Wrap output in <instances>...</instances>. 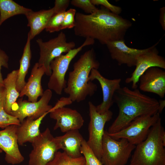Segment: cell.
I'll return each mask as SVG.
<instances>
[{"label":"cell","instance_id":"cell-3","mask_svg":"<svg viewBox=\"0 0 165 165\" xmlns=\"http://www.w3.org/2000/svg\"><path fill=\"white\" fill-rule=\"evenodd\" d=\"M100 65L93 48L81 55L74 63L73 70L69 73L66 86L64 90L72 102L83 101L96 91L97 86L90 81L89 77L91 70L98 69Z\"/></svg>","mask_w":165,"mask_h":165},{"label":"cell","instance_id":"cell-31","mask_svg":"<svg viewBox=\"0 0 165 165\" xmlns=\"http://www.w3.org/2000/svg\"><path fill=\"white\" fill-rule=\"evenodd\" d=\"M90 1L94 5H101L111 12L117 15H119L122 11L120 7L112 4L107 0H90Z\"/></svg>","mask_w":165,"mask_h":165},{"label":"cell","instance_id":"cell-29","mask_svg":"<svg viewBox=\"0 0 165 165\" xmlns=\"http://www.w3.org/2000/svg\"><path fill=\"white\" fill-rule=\"evenodd\" d=\"M70 3L73 6L82 9L87 14H92L98 9L91 3L90 0H72Z\"/></svg>","mask_w":165,"mask_h":165},{"label":"cell","instance_id":"cell-27","mask_svg":"<svg viewBox=\"0 0 165 165\" xmlns=\"http://www.w3.org/2000/svg\"><path fill=\"white\" fill-rule=\"evenodd\" d=\"M80 151L85 159V165H103L84 139L82 142Z\"/></svg>","mask_w":165,"mask_h":165},{"label":"cell","instance_id":"cell-2","mask_svg":"<svg viewBox=\"0 0 165 165\" xmlns=\"http://www.w3.org/2000/svg\"><path fill=\"white\" fill-rule=\"evenodd\" d=\"M113 101L118 107L119 114L109 127L108 134L123 129L139 117L158 112V101L141 93L138 88L132 90L127 86L120 87L115 92Z\"/></svg>","mask_w":165,"mask_h":165},{"label":"cell","instance_id":"cell-37","mask_svg":"<svg viewBox=\"0 0 165 165\" xmlns=\"http://www.w3.org/2000/svg\"><path fill=\"white\" fill-rule=\"evenodd\" d=\"M159 106L158 109V112L160 114L162 112L165 106V100L160 99L158 101Z\"/></svg>","mask_w":165,"mask_h":165},{"label":"cell","instance_id":"cell-13","mask_svg":"<svg viewBox=\"0 0 165 165\" xmlns=\"http://www.w3.org/2000/svg\"><path fill=\"white\" fill-rule=\"evenodd\" d=\"M17 126L10 125L0 130V149L6 153V162L13 165L20 164L24 160L18 146Z\"/></svg>","mask_w":165,"mask_h":165},{"label":"cell","instance_id":"cell-26","mask_svg":"<svg viewBox=\"0 0 165 165\" xmlns=\"http://www.w3.org/2000/svg\"><path fill=\"white\" fill-rule=\"evenodd\" d=\"M66 11L54 12L46 25L45 28L46 31L51 33L61 30V26Z\"/></svg>","mask_w":165,"mask_h":165},{"label":"cell","instance_id":"cell-14","mask_svg":"<svg viewBox=\"0 0 165 165\" xmlns=\"http://www.w3.org/2000/svg\"><path fill=\"white\" fill-rule=\"evenodd\" d=\"M90 81L96 80L101 86L103 94L102 102L96 106L97 112L100 114H103L109 110L114 103L113 96L115 92L120 87L121 79L117 78L110 79L104 77L95 69L91 70L89 77Z\"/></svg>","mask_w":165,"mask_h":165},{"label":"cell","instance_id":"cell-23","mask_svg":"<svg viewBox=\"0 0 165 165\" xmlns=\"http://www.w3.org/2000/svg\"><path fill=\"white\" fill-rule=\"evenodd\" d=\"M31 40L28 33L27 41L24 47L22 56L20 60V67L18 69L16 86L17 90L19 93L26 83L25 78L30 65L31 58Z\"/></svg>","mask_w":165,"mask_h":165},{"label":"cell","instance_id":"cell-39","mask_svg":"<svg viewBox=\"0 0 165 165\" xmlns=\"http://www.w3.org/2000/svg\"><path fill=\"white\" fill-rule=\"evenodd\" d=\"M2 151H3L1 149H0V153L2 152Z\"/></svg>","mask_w":165,"mask_h":165},{"label":"cell","instance_id":"cell-7","mask_svg":"<svg viewBox=\"0 0 165 165\" xmlns=\"http://www.w3.org/2000/svg\"><path fill=\"white\" fill-rule=\"evenodd\" d=\"M39 49V57L38 62L39 66H44L45 74L50 76L52 72L50 68L51 62L55 58L66 53L75 48V43L67 41L65 33L61 32L57 36L50 40L44 42L41 38L36 40Z\"/></svg>","mask_w":165,"mask_h":165},{"label":"cell","instance_id":"cell-19","mask_svg":"<svg viewBox=\"0 0 165 165\" xmlns=\"http://www.w3.org/2000/svg\"><path fill=\"white\" fill-rule=\"evenodd\" d=\"M84 140L78 130H71L63 135L55 137L58 150L62 149L68 155L74 158L82 156L80 149Z\"/></svg>","mask_w":165,"mask_h":165},{"label":"cell","instance_id":"cell-30","mask_svg":"<svg viewBox=\"0 0 165 165\" xmlns=\"http://www.w3.org/2000/svg\"><path fill=\"white\" fill-rule=\"evenodd\" d=\"M75 9L71 8L66 11L61 30L74 28L75 25Z\"/></svg>","mask_w":165,"mask_h":165},{"label":"cell","instance_id":"cell-1","mask_svg":"<svg viewBox=\"0 0 165 165\" xmlns=\"http://www.w3.org/2000/svg\"><path fill=\"white\" fill-rule=\"evenodd\" d=\"M132 23L102 7L90 14L76 12L74 32L76 36L97 40L101 44L124 39Z\"/></svg>","mask_w":165,"mask_h":165},{"label":"cell","instance_id":"cell-25","mask_svg":"<svg viewBox=\"0 0 165 165\" xmlns=\"http://www.w3.org/2000/svg\"><path fill=\"white\" fill-rule=\"evenodd\" d=\"M85 161L83 156L73 158L63 152H57L53 159L46 165H85Z\"/></svg>","mask_w":165,"mask_h":165},{"label":"cell","instance_id":"cell-35","mask_svg":"<svg viewBox=\"0 0 165 165\" xmlns=\"http://www.w3.org/2000/svg\"><path fill=\"white\" fill-rule=\"evenodd\" d=\"M159 22L163 29L165 30V7H163L160 9Z\"/></svg>","mask_w":165,"mask_h":165},{"label":"cell","instance_id":"cell-16","mask_svg":"<svg viewBox=\"0 0 165 165\" xmlns=\"http://www.w3.org/2000/svg\"><path fill=\"white\" fill-rule=\"evenodd\" d=\"M111 58L116 61L118 64H126L129 67L135 66L139 55L147 51L148 48L138 49L128 47L124 39L108 42L106 45Z\"/></svg>","mask_w":165,"mask_h":165},{"label":"cell","instance_id":"cell-17","mask_svg":"<svg viewBox=\"0 0 165 165\" xmlns=\"http://www.w3.org/2000/svg\"><path fill=\"white\" fill-rule=\"evenodd\" d=\"M139 89L144 92L157 95L161 98L165 94V71L157 67L148 69L140 77Z\"/></svg>","mask_w":165,"mask_h":165},{"label":"cell","instance_id":"cell-18","mask_svg":"<svg viewBox=\"0 0 165 165\" xmlns=\"http://www.w3.org/2000/svg\"><path fill=\"white\" fill-rule=\"evenodd\" d=\"M45 72L46 69L44 66H39L38 62L35 63L31 69L27 82L20 92L19 97L26 96L28 101H37L38 97H41L44 92L41 85V80Z\"/></svg>","mask_w":165,"mask_h":165},{"label":"cell","instance_id":"cell-4","mask_svg":"<svg viewBox=\"0 0 165 165\" xmlns=\"http://www.w3.org/2000/svg\"><path fill=\"white\" fill-rule=\"evenodd\" d=\"M160 117L145 140L136 145L130 165H165V150L160 136Z\"/></svg>","mask_w":165,"mask_h":165},{"label":"cell","instance_id":"cell-5","mask_svg":"<svg viewBox=\"0 0 165 165\" xmlns=\"http://www.w3.org/2000/svg\"><path fill=\"white\" fill-rule=\"evenodd\" d=\"M94 40L86 38L80 46L61 54L51 62L50 68L52 73L47 84L48 89L53 90L58 95L61 94L66 86L65 76L71 61L84 47L94 44Z\"/></svg>","mask_w":165,"mask_h":165},{"label":"cell","instance_id":"cell-38","mask_svg":"<svg viewBox=\"0 0 165 165\" xmlns=\"http://www.w3.org/2000/svg\"><path fill=\"white\" fill-rule=\"evenodd\" d=\"M160 136L163 145L165 146V131L162 128L160 134Z\"/></svg>","mask_w":165,"mask_h":165},{"label":"cell","instance_id":"cell-8","mask_svg":"<svg viewBox=\"0 0 165 165\" xmlns=\"http://www.w3.org/2000/svg\"><path fill=\"white\" fill-rule=\"evenodd\" d=\"M90 121L89 125V138L87 143L101 161L102 154V143L107 122L112 118L113 113L110 110L103 114L98 113L91 101L88 102Z\"/></svg>","mask_w":165,"mask_h":165},{"label":"cell","instance_id":"cell-21","mask_svg":"<svg viewBox=\"0 0 165 165\" xmlns=\"http://www.w3.org/2000/svg\"><path fill=\"white\" fill-rule=\"evenodd\" d=\"M54 12V9L53 7L35 12L32 10L25 15L28 21L27 26L30 28L28 33L31 40L45 29Z\"/></svg>","mask_w":165,"mask_h":165},{"label":"cell","instance_id":"cell-10","mask_svg":"<svg viewBox=\"0 0 165 165\" xmlns=\"http://www.w3.org/2000/svg\"><path fill=\"white\" fill-rule=\"evenodd\" d=\"M52 95V90L47 89L36 102H31L20 99L12 105L10 114L17 118L20 123L27 118L36 119L46 113H50L53 107L49 105Z\"/></svg>","mask_w":165,"mask_h":165},{"label":"cell","instance_id":"cell-12","mask_svg":"<svg viewBox=\"0 0 165 165\" xmlns=\"http://www.w3.org/2000/svg\"><path fill=\"white\" fill-rule=\"evenodd\" d=\"M159 42L149 47L147 51L137 57L135 70L130 76L125 80L126 83L132 84L133 89L137 88L140 76L148 68L157 67L165 69V59L159 55V52L156 47Z\"/></svg>","mask_w":165,"mask_h":165},{"label":"cell","instance_id":"cell-28","mask_svg":"<svg viewBox=\"0 0 165 165\" xmlns=\"http://www.w3.org/2000/svg\"><path fill=\"white\" fill-rule=\"evenodd\" d=\"M20 122L16 117L6 112L3 107L0 108V128L4 129L11 125H19Z\"/></svg>","mask_w":165,"mask_h":165},{"label":"cell","instance_id":"cell-9","mask_svg":"<svg viewBox=\"0 0 165 165\" xmlns=\"http://www.w3.org/2000/svg\"><path fill=\"white\" fill-rule=\"evenodd\" d=\"M160 118L158 112L152 116L139 117L123 129L114 133L108 134L114 139L125 138L131 144L136 145L145 139L151 128Z\"/></svg>","mask_w":165,"mask_h":165},{"label":"cell","instance_id":"cell-22","mask_svg":"<svg viewBox=\"0 0 165 165\" xmlns=\"http://www.w3.org/2000/svg\"><path fill=\"white\" fill-rule=\"evenodd\" d=\"M18 69L12 71L3 79V86L6 91V99L4 109L10 114L12 107L19 97L20 93L16 89V83Z\"/></svg>","mask_w":165,"mask_h":165},{"label":"cell","instance_id":"cell-11","mask_svg":"<svg viewBox=\"0 0 165 165\" xmlns=\"http://www.w3.org/2000/svg\"><path fill=\"white\" fill-rule=\"evenodd\" d=\"M33 148L29 155L28 165H46L58 150L49 128L41 132L31 143Z\"/></svg>","mask_w":165,"mask_h":165},{"label":"cell","instance_id":"cell-36","mask_svg":"<svg viewBox=\"0 0 165 165\" xmlns=\"http://www.w3.org/2000/svg\"><path fill=\"white\" fill-rule=\"evenodd\" d=\"M6 99V91L4 86L0 85V108L4 107Z\"/></svg>","mask_w":165,"mask_h":165},{"label":"cell","instance_id":"cell-20","mask_svg":"<svg viewBox=\"0 0 165 165\" xmlns=\"http://www.w3.org/2000/svg\"><path fill=\"white\" fill-rule=\"evenodd\" d=\"M48 113H46L36 119L27 118L17 126L16 134L18 142L22 145L27 142L32 143L41 133L39 127L42 121Z\"/></svg>","mask_w":165,"mask_h":165},{"label":"cell","instance_id":"cell-32","mask_svg":"<svg viewBox=\"0 0 165 165\" xmlns=\"http://www.w3.org/2000/svg\"><path fill=\"white\" fill-rule=\"evenodd\" d=\"M9 57L6 53L0 48V85L3 86V79L1 73L2 67L8 68Z\"/></svg>","mask_w":165,"mask_h":165},{"label":"cell","instance_id":"cell-15","mask_svg":"<svg viewBox=\"0 0 165 165\" xmlns=\"http://www.w3.org/2000/svg\"><path fill=\"white\" fill-rule=\"evenodd\" d=\"M50 113V118L56 121L53 129L59 128L63 133L72 130H79L84 124L83 117L75 109L64 107L51 109Z\"/></svg>","mask_w":165,"mask_h":165},{"label":"cell","instance_id":"cell-24","mask_svg":"<svg viewBox=\"0 0 165 165\" xmlns=\"http://www.w3.org/2000/svg\"><path fill=\"white\" fill-rule=\"evenodd\" d=\"M31 10L12 0H0V27L10 17L20 14L25 15Z\"/></svg>","mask_w":165,"mask_h":165},{"label":"cell","instance_id":"cell-33","mask_svg":"<svg viewBox=\"0 0 165 165\" xmlns=\"http://www.w3.org/2000/svg\"><path fill=\"white\" fill-rule=\"evenodd\" d=\"M70 2V1L69 0H56L53 7L54 9V12L66 11Z\"/></svg>","mask_w":165,"mask_h":165},{"label":"cell","instance_id":"cell-34","mask_svg":"<svg viewBox=\"0 0 165 165\" xmlns=\"http://www.w3.org/2000/svg\"><path fill=\"white\" fill-rule=\"evenodd\" d=\"M72 102V101L68 97H62L58 101L54 106L51 109L53 110L64 107L66 105H71Z\"/></svg>","mask_w":165,"mask_h":165},{"label":"cell","instance_id":"cell-6","mask_svg":"<svg viewBox=\"0 0 165 165\" xmlns=\"http://www.w3.org/2000/svg\"><path fill=\"white\" fill-rule=\"evenodd\" d=\"M135 147L125 138L113 139L105 130L101 161L103 165H125Z\"/></svg>","mask_w":165,"mask_h":165}]
</instances>
